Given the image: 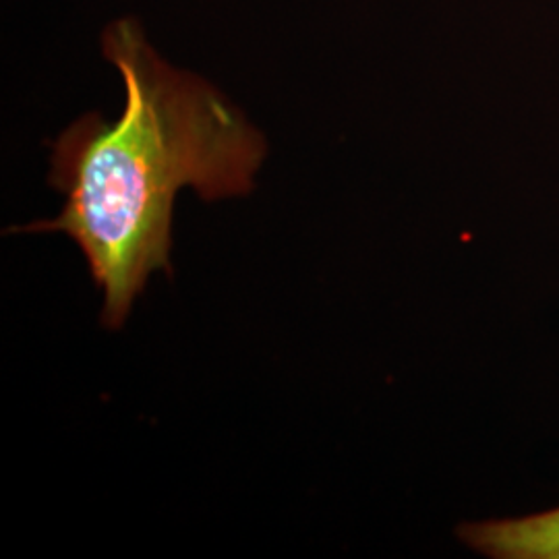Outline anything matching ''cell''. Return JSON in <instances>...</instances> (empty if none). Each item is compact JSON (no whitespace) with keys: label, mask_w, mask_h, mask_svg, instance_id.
I'll list each match as a JSON object with an SVG mask.
<instances>
[{"label":"cell","mask_w":559,"mask_h":559,"mask_svg":"<svg viewBox=\"0 0 559 559\" xmlns=\"http://www.w3.org/2000/svg\"><path fill=\"white\" fill-rule=\"evenodd\" d=\"M102 48L124 81V110L115 122L85 115L60 133L50 185L67 195L64 210L11 233L59 230L75 240L104 290L102 321L117 330L147 276L173 272L180 189L205 201L245 195L267 147L214 85L162 60L138 21L110 23Z\"/></svg>","instance_id":"cell-1"},{"label":"cell","mask_w":559,"mask_h":559,"mask_svg":"<svg viewBox=\"0 0 559 559\" xmlns=\"http://www.w3.org/2000/svg\"><path fill=\"white\" fill-rule=\"evenodd\" d=\"M459 537L496 559H559V508L524 519L468 522Z\"/></svg>","instance_id":"cell-2"}]
</instances>
